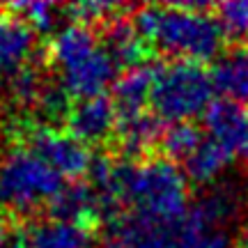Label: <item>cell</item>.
<instances>
[{"label":"cell","instance_id":"ac0fdd59","mask_svg":"<svg viewBox=\"0 0 248 248\" xmlns=\"http://www.w3.org/2000/svg\"><path fill=\"white\" fill-rule=\"evenodd\" d=\"M117 138L124 145V150L129 154H140V152L150 150L154 142H159L163 138V120L142 110L136 115H124L117 117Z\"/></svg>","mask_w":248,"mask_h":248},{"label":"cell","instance_id":"603a6c76","mask_svg":"<svg viewBox=\"0 0 248 248\" xmlns=\"http://www.w3.org/2000/svg\"><path fill=\"white\" fill-rule=\"evenodd\" d=\"M120 9L117 5H108V2H78V5H71L69 12L74 14L76 23H92V21H101L104 16H108L110 12Z\"/></svg>","mask_w":248,"mask_h":248},{"label":"cell","instance_id":"9c48e42d","mask_svg":"<svg viewBox=\"0 0 248 248\" xmlns=\"http://www.w3.org/2000/svg\"><path fill=\"white\" fill-rule=\"evenodd\" d=\"M241 193L232 184H212L198 200H195L186 216L195 223L212 225V228H230V223L239 216Z\"/></svg>","mask_w":248,"mask_h":248},{"label":"cell","instance_id":"3957f363","mask_svg":"<svg viewBox=\"0 0 248 248\" xmlns=\"http://www.w3.org/2000/svg\"><path fill=\"white\" fill-rule=\"evenodd\" d=\"M124 204L131 212L179 225L188 212V179L168 156L129 163L124 168Z\"/></svg>","mask_w":248,"mask_h":248},{"label":"cell","instance_id":"277c9868","mask_svg":"<svg viewBox=\"0 0 248 248\" xmlns=\"http://www.w3.org/2000/svg\"><path fill=\"white\" fill-rule=\"evenodd\" d=\"M214 92L216 85L212 71L198 62L175 60L170 64H159L150 104L154 115L163 122H191L193 117L207 113Z\"/></svg>","mask_w":248,"mask_h":248},{"label":"cell","instance_id":"5b68a950","mask_svg":"<svg viewBox=\"0 0 248 248\" xmlns=\"http://www.w3.org/2000/svg\"><path fill=\"white\" fill-rule=\"evenodd\" d=\"M62 177L30 147L9 152L0 161V207L14 212H32L51 204L62 191Z\"/></svg>","mask_w":248,"mask_h":248},{"label":"cell","instance_id":"5bb4252c","mask_svg":"<svg viewBox=\"0 0 248 248\" xmlns=\"http://www.w3.org/2000/svg\"><path fill=\"white\" fill-rule=\"evenodd\" d=\"M248 122V108L234 104L230 99H214L212 106L204 113V129L207 136H212L223 145H228L237 154V145L241 140L244 126Z\"/></svg>","mask_w":248,"mask_h":248},{"label":"cell","instance_id":"30bf717a","mask_svg":"<svg viewBox=\"0 0 248 248\" xmlns=\"http://www.w3.org/2000/svg\"><path fill=\"white\" fill-rule=\"evenodd\" d=\"M32 42L35 32L26 21L0 12V83L12 80L18 71H23Z\"/></svg>","mask_w":248,"mask_h":248},{"label":"cell","instance_id":"44dd1931","mask_svg":"<svg viewBox=\"0 0 248 248\" xmlns=\"http://www.w3.org/2000/svg\"><path fill=\"white\" fill-rule=\"evenodd\" d=\"M216 18L225 35L248 42V0H232L216 7Z\"/></svg>","mask_w":248,"mask_h":248},{"label":"cell","instance_id":"9a60e30c","mask_svg":"<svg viewBox=\"0 0 248 248\" xmlns=\"http://www.w3.org/2000/svg\"><path fill=\"white\" fill-rule=\"evenodd\" d=\"M104 48L108 51V55L113 58L117 67L133 69L138 64H145L147 42L136 30L133 21L129 23L124 18H110V23L106 28V37H104Z\"/></svg>","mask_w":248,"mask_h":248},{"label":"cell","instance_id":"6da1fadb","mask_svg":"<svg viewBox=\"0 0 248 248\" xmlns=\"http://www.w3.org/2000/svg\"><path fill=\"white\" fill-rule=\"evenodd\" d=\"M133 26L150 46L198 64L221 53L225 39L218 18L207 14L202 5L142 7L136 12Z\"/></svg>","mask_w":248,"mask_h":248},{"label":"cell","instance_id":"ffe728a7","mask_svg":"<svg viewBox=\"0 0 248 248\" xmlns=\"http://www.w3.org/2000/svg\"><path fill=\"white\" fill-rule=\"evenodd\" d=\"M202 138L204 133L193 122H179V124H170L168 129L163 131L161 145H163V152L168 154L170 161L172 159L186 161L195 152V147L202 142Z\"/></svg>","mask_w":248,"mask_h":248},{"label":"cell","instance_id":"8fae6325","mask_svg":"<svg viewBox=\"0 0 248 248\" xmlns=\"http://www.w3.org/2000/svg\"><path fill=\"white\" fill-rule=\"evenodd\" d=\"M159 64H138L133 69H126L113 83V104L117 108V117L136 115L145 110V104L152 99V88L156 80Z\"/></svg>","mask_w":248,"mask_h":248},{"label":"cell","instance_id":"52a82bcc","mask_svg":"<svg viewBox=\"0 0 248 248\" xmlns=\"http://www.w3.org/2000/svg\"><path fill=\"white\" fill-rule=\"evenodd\" d=\"M30 150L44 159L62 179H78L92 168V154L88 145L74 138L69 131L39 126L30 133Z\"/></svg>","mask_w":248,"mask_h":248},{"label":"cell","instance_id":"d6986e66","mask_svg":"<svg viewBox=\"0 0 248 248\" xmlns=\"http://www.w3.org/2000/svg\"><path fill=\"white\" fill-rule=\"evenodd\" d=\"M179 230V248H237L228 228H212L195 223L193 218L184 216L177 225Z\"/></svg>","mask_w":248,"mask_h":248},{"label":"cell","instance_id":"d4e9b609","mask_svg":"<svg viewBox=\"0 0 248 248\" xmlns=\"http://www.w3.org/2000/svg\"><path fill=\"white\" fill-rule=\"evenodd\" d=\"M237 154H239L244 161H248V122L244 126V133H241V140L237 145Z\"/></svg>","mask_w":248,"mask_h":248},{"label":"cell","instance_id":"7a4b0ae2","mask_svg":"<svg viewBox=\"0 0 248 248\" xmlns=\"http://www.w3.org/2000/svg\"><path fill=\"white\" fill-rule=\"evenodd\" d=\"M51 55L60 69L62 90L71 97H99L115 83L117 64L85 23L74 21L60 28L53 37Z\"/></svg>","mask_w":248,"mask_h":248},{"label":"cell","instance_id":"e0dca14e","mask_svg":"<svg viewBox=\"0 0 248 248\" xmlns=\"http://www.w3.org/2000/svg\"><path fill=\"white\" fill-rule=\"evenodd\" d=\"M28 232L30 248H92V234L85 225L71 221H42Z\"/></svg>","mask_w":248,"mask_h":248},{"label":"cell","instance_id":"2e32d148","mask_svg":"<svg viewBox=\"0 0 248 248\" xmlns=\"http://www.w3.org/2000/svg\"><path fill=\"white\" fill-rule=\"evenodd\" d=\"M48 209L58 221H71L80 225H85L88 218H94L97 214H101L97 193L85 182L64 184L60 193L53 198V202L48 204Z\"/></svg>","mask_w":248,"mask_h":248},{"label":"cell","instance_id":"4fadbf2b","mask_svg":"<svg viewBox=\"0 0 248 248\" xmlns=\"http://www.w3.org/2000/svg\"><path fill=\"white\" fill-rule=\"evenodd\" d=\"M234 152L216 140L212 136H204L202 142L195 147V152L184 161V175L200 186H212L216 179L228 170Z\"/></svg>","mask_w":248,"mask_h":248},{"label":"cell","instance_id":"ba28073f","mask_svg":"<svg viewBox=\"0 0 248 248\" xmlns=\"http://www.w3.org/2000/svg\"><path fill=\"white\" fill-rule=\"evenodd\" d=\"M67 131L80 142H99L117 129V108L106 94L78 99L69 108Z\"/></svg>","mask_w":248,"mask_h":248},{"label":"cell","instance_id":"7c38bea8","mask_svg":"<svg viewBox=\"0 0 248 248\" xmlns=\"http://www.w3.org/2000/svg\"><path fill=\"white\" fill-rule=\"evenodd\" d=\"M212 78L223 99L248 108V44L232 48L214 62Z\"/></svg>","mask_w":248,"mask_h":248},{"label":"cell","instance_id":"484cf974","mask_svg":"<svg viewBox=\"0 0 248 248\" xmlns=\"http://www.w3.org/2000/svg\"><path fill=\"white\" fill-rule=\"evenodd\" d=\"M7 241H9V230H7V225H5V221L0 218V248L7 246Z\"/></svg>","mask_w":248,"mask_h":248},{"label":"cell","instance_id":"8992f818","mask_svg":"<svg viewBox=\"0 0 248 248\" xmlns=\"http://www.w3.org/2000/svg\"><path fill=\"white\" fill-rule=\"evenodd\" d=\"M101 244L104 248H179V230L129 209L106 218Z\"/></svg>","mask_w":248,"mask_h":248},{"label":"cell","instance_id":"cb8c5ba5","mask_svg":"<svg viewBox=\"0 0 248 248\" xmlns=\"http://www.w3.org/2000/svg\"><path fill=\"white\" fill-rule=\"evenodd\" d=\"M5 248H30V239H28V232H16V234H9V241Z\"/></svg>","mask_w":248,"mask_h":248},{"label":"cell","instance_id":"4316f807","mask_svg":"<svg viewBox=\"0 0 248 248\" xmlns=\"http://www.w3.org/2000/svg\"><path fill=\"white\" fill-rule=\"evenodd\" d=\"M237 248H248V228L239 234V239H237Z\"/></svg>","mask_w":248,"mask_h":248},{"label":"cell","instance_id":"7402d4cb","mask_svg":"<svg viewBox=\"0 0 248 248\" xmlns=\"http://www.w3.org/2000/svg\"><path fill=\"white\" fill-rule=\"evenodd\" d=\"M12 12H18V18L26 21L32 30H48L53 26V14L55 7L51 2H21V5H12Z\"/></svg>","mask_w":248,"mask_h":248}]
</instances>
